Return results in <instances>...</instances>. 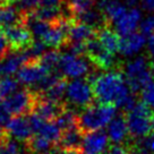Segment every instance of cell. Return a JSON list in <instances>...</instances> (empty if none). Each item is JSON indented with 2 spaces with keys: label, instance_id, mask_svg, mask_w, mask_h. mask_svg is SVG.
I'll return each instance as SVG.
<instances>
[{
  "label": "cell",
  "instance_id": "1",
  "mask_svg": "<svg viewBox=\"0 0 154 154\" xmlns=\"http://www.w3.org/2000/svg\"><path fill=\"white\" fill-rule=\"evenodd\" d=\"M87 82L92 85L94 99L100 102V104H113L121 108L133 94L119 70H110L96 76L90 75Z\"/></svg>",
  "mask_w": 154,
  "mask_h": 154
},
{
  "label": "cell",
  "instance_id": "2",
  "mask_svg": "<svg viewBox=\"0 0 154 154\" xmlns=\"http://www.w3.org/2000/svg\"><path fill=\"white\" fill-rule=\"evenodd\" d=\"M117 106L113 104H92L78 115V128L83 134L101 130L116 117Z\"/></svg>",
  "mask_w": 154,
  "mask_h": 154
},
{
  "label": "cell",
  "instance_id": "3",
  "mask_svg": "<svg viewBox=\"0 0 154 154\" xmlns=\"http://www.w3.org/2000/svg\"><path fill=\"white\" fill-rule=\"evenodd\" d=\"M128 133L133 138H143L152 134L154 125V110L140 101L133 110L125 113Z\"/></svg>",
  "mask_w": 154,
  "mask_h": 154
},
{
  "label": "cell",
  "instance_id": "4",
  "mask_svg": "<svg viewBox=\"0 0 154 154\" xmlns=\"http://www.w3.org/2000/svg\"><path fill=\"white\" fill-rule=\"evenodd\" d=\"M154 70L146 57H138L127 63L125 67V79L133 93H138L149 83L153 82Z\"/></svg>",
  "mask_w": 154,
  "mask_h": 154
},
{
  "label": "cell",
  "instance_id": "5",
  "mask_svg": "<svg viewBox=\"0 0 154 154\" xmlns=\"http://www.w3.org/2000/svg\"><path fill=\"white\" fill-rule=\"evenodd\" d=\"M38 95L31 88H22L2 100V106L9 116L31 115L38 103Z\"/></svg>",
  "mask_w": 154,
  "mask_h": 154
},
{
  "label": "cell",
  "instance_id": "6",
  "mask_svg": "<svg viewBox=\"0 0 154 154\" xmlns=\"http://www.w3.org/2000/svg\"><path fill=\"white\" fill-rule=\"evenodd\" d=\"M58 69L65 78H76L91 75V61L83 56H75L72 53H63Z\"/></svg>",
  "mask_w": 154,
  "mask_h": 154
},
{
  "label": "cell",
  "instance_id": "7",
  "mask_svg": "<svg viewBox=\"0 0 154 154\" xmlns=\"http://www.w3.org/2000/svg\"><path fill=\"white\" fill-rule=\"evenodd\" d=\"M66 104H72L76 108L86 109L87 106L93 104V90L92 85L87 82V79H74L69 83L66 90Z\"/></svg>",
  "mask_w": 154,
  "mask_h": 154
},
{
  "label": "cell",
  "instance_id": "8",
  "mask_svg": "<svg viewBox=\"0 0 154 154\" xmlns=\"http://www.w3.org/2000/svg\"><path fill=\"white\" fill-rule=\"evenodd\" d=\"M85 56L97 69L110 72L112 68L116 67L115 54L104 49L96 35L85 43Z\"/></svg>",
  "mask_w": 154,
  "mask_h": 154
},
{
  "label": "cell",
  "instance_id": "9",
  "mask_svg": "<svg viewBox=\"0 0 154 154\" xmlns=\"http://www.w3.org/2000/svg\"><path fill=\"white\" fill-rule=\"evenodd\" d=\"M6 38L9 43V48L15 52H20L29 48L33 43L34 38L31 31L24 23L13 25L4 29Z\"/></svg>",
  "mask_w": 154,
  "mask_h": 154
},
{
  "label": "cell",
  "instance_id": "10",
  "mask_svg": "<svg viewBox=\"0 0 154 154\" xmlns=\"http://www.w3.org/2000/svg\"><path fill=\"white\" fill-rule=\"evenodd\" d=\"M48 72L43 66H41L38 61H29L26 63L17 72V81L19 84H23L29 88H33L38 85L45 76H48Z\"/></svg>",
  "mask_w": 154,
  "mask_h": 154
},
{
  "label": "cell",
  "instance_id": "11",
  "mask_svg": "<svg viewBox=\"0 0 154 154\" xmlns=\"http://www.w3.org/2000/svg\"><path fill=\"white\" fill-rule=\"evenodd\" d=\"M6 130L10 138L17 142H23L25 144L33 137V130L29 124V117L25 116L11 117L6 125Z\"/></svg>",
  "mask_w": 154,
  "mask_h": 154
},
{
  "label": "cell",
  "instance_id": "12",
  "mask_svg": "<svg viewBox=\"0 0 154 154\" xmlns=\"http://www.w3.org/2000/svg\"><path fill=\"white\" fill-rule=\"evenodd\" d=\"M109 137L104 130H97L84 135L82 154H103L108 147Z\"/></svg>",
  "mask_w": 154,
  "mask_h": 154
},
{
  "label": "cell",
  "instance_id": "13",
  "mask_svg": "<svg viewBox=\"0 0 154 154\" xmlns=\"http://www.w3.org/2000/svg\"><path fill=\"white\" fill-rule=\"evenodd\" d=\"M65 108H66V103H56L38 96V103L32 113H35L44 121L54 122L58 117L61 115V112L65 110Z\"/></svg>",
  "mask_w": 154,
  "mask_h": 154
},
{
  "label": "cell",
  "instance_id": "14",
  "mask_svg": "<svg viewBox=\"0 0 154 154\" xmlns=\"http://www.w3.org/2000/svg\"><path fill=\"white\" fill-rule=\"evenodd\" d=\"M83 140H84V134L79 130L78 127H75L69 130L63 131L57 147L66 152L82 154Z\"/></svg>",
  "mask_w": 154,
  "mask_h": 154
},
{
  "label": "cell",
  "instance_id": "15",
  "mask_svg": "<svg viewBox=\"0 0 154 154\" xmlns=\"http://www.w3.org/2000/svg\"><path fill=\"white\" fill-rule=\"evenodd\" d=\"M140 23V11L137 8H130L124 16H121L115 23V31L119 35L127 36L135 33Z\"/></svg>",
  "mask_w": 154,
  "mask_h": 154
},
{
  "label": "cell",
  "instance_id": "16",
  "mask_svg": "<svg viewBox=\"0 0 154 154\" xmlns=\"http://www.w3.org/2000/svg\"><path fill=\"white\" fill-rule=\"evenodd\" d=\"M128 133V126L126 120V115L122 112L116 116L108 126V137L115 145H120L124 143Z\"/></svg>",
  "mask_w": 154,
  "mask_h": 154
},
{
  "label": "cell",
  "instance_id": "17",
  "mask_svg": "<svg viewBox=\"0 0 154 154\" xmlns=\"http://www.w3.org/2000/svg\"><path fill=\"white\" fill-rule=\"evenodd\" d=\"M26 63V57L22 51H13V53H8L2 60H0V77H11L15 72H18Z\"/></svg>",
  "mask_w": 154,
  "mask_h": 154
},
{
  "label": "cell",
  "instance_id": "18",
  "mask_svg": "<svg viewBox=\"0 0 154 154\" xmlns=\"http://www.w3.org/2000/svg\"><path fill=\"white\" fill-rule=\"evenodd\" d=\"M99 9L106 16L109 24H115L127 13V6L119 0H99Z\"/></svg>",
  "mask_w": 154,
  "mask_h": 154
},
{
  "label": "cell",
  "instance_id": "19",
  "mask_svg": "<svg viewBox=\"0 0 154 154\" xmlns=\"http://www.w3.org/2000/svg\"><path fill=\"white\" fill-rule=\"evenodd\" d=\"M95 35L96 31L94 29L74 19L72 26H70V29H69V42H68V44H85L88 40L94 38Z\"/></svg>",
  "mask_w": 154,
  "mask_h": 154
},
{
  "label": "cell",
  "instance_id": "20",
  "mask_svg": "<svg viewBox=\"0 0 154 154\" xmlns=\"http://www.w3.org/2000/svg\"><path fill=\"white\" fill-rule=\"evenodd\" d=\"M145 36L143 33L135 32L127 36H122L120 40L119 52L124 56H133L142 50L145 45Z\"/></svg>",
  "mask_w": 154,
  "mask_h": 154
},
{
  "label": "cell",
  "instance_id": "21",
  "mask_svg": "<svg viewBox=\"0 0 154 154\" xmlns=\"http://www.w3.org/2000/svg\"><path fill=\"white\" fill-rule=\"evenodd\" d=\"M96 38H99V41L104 47V49L108 50L110 53L115 54L116 52H119L121 38L115 29H111L110 26L99 29L96 32Z\"/></svg>",
  "mask_w": 154,
  "mask_h": 154
},
{
  "label": "cell",
  "instance_id": "22",
  "mask_svg": "<svg viewBox=\"0 0 154 154\" xmlns=\"http://www.w3.org/2000/svg\"><path fill=\"white\" fill-rule=\"evenodd\" d=\"M29 154H52L57 145L45 140L42 136L35 135L25 144Z\"/></svg>",
  "mask_w": 154,
  "mask_h": 154
},
{
  "label": "cell",
  "instance_id": "23",
  "mask_svg": "<svg viewBox=\"0 0 154 154\" xmlns=\"http://www.w3.org/2000/svg\"><path fill=\"white\" fill-rule=\"evenodd\" d=\"M67 86V78L63 77L52 87H50L47 92H44L43 94H38V95L45 99V100L56 102V103H66V102L63 101V97L66 96Z\"/></svg>",
  "mask_w": 154,
  "mask_h": 154
},
{
  "label": "cell",
  "instance_id": "24",
  "mask_svg": "<svg viewBox=\"0 0 154 154\" xmlns=\"http://www.w3.org/2000/svg\"><path fill=\"white\" fill-rule=\"evenodd\" d=\"M78 115L79 113H77L74 109L66 104L65 110L61 112V115L58 117L54 122L61 131H66L72 128L78 127Z\"/></svg>",
  "mask_w": 154,
  "mask_h": 154
},
{
  "label": "cell",
  "instance_id": "25",
  "mask_svg": "<svg viewBox=\"0 0 154 154\" xmlns=\"http://www.w3.org/2000/svg\"><path fill=\"white\" fill-rule=\"evenodd\" d=\"M61 53L58 50H49L43 53V56L38 59V61L41 66H43L48 72H53L59 67Z\"/></svg>",
  "mask_w": 154,
  "mask_h": 154
},
{
  "label": "cell",
  "instance_id": "26",
  "mask_svg": "<svg viewBox=\"0 0 154 154\" xmlns=\"http://www.w3.org/2000/svg\"><path fill=\"white\" fill-rule=\"evenodd\" d=\"M68 13L75 18L82 13L92 9V6L95 4V0H65Z\"/></svg>",
  "mask_w": 154,
  "mask_h": 154
},
{
  "label": "cell",
  "instance_id": "27",
  "mask_svg": "<svg viewBox=\"0 0 154 154\" xmlns=\"http://www.w3.org/2000/svg\"><path fill=\"white\" fill-rule=\"evenodd\" d=\"M19 83L13 77H2L0 79V99H6L18 91Z\"/></svg>",
  "mask_w": 154,
  "mask_h": 154
},
{
  "label": "cell",
  "instance_id": "28",
  "mask_svg": "<svg viewBox=\"0 0 154 154\" xmlns=\"http://www.w3.org/2000/svg\"><path fill=\"white\" fill-rule=\"evenodd\" d=\"M0 154H29V152L26 146L23 147L17 140L9 137L6 142L0 144Z\"/></svg>",
  "mask_w": 154,
  "mask_h": 154
},
{
  "label": "cell",
  "instance_id": "29",
  "mask_svg": "<svg viewBox=\"0 0 154 154\" xmlns=\"http://www.w3.org/2000/svg\"><path fill=\"white\" fill-rule=\"evenodd\" d=\"M42 0H18V10L24 15L33 14L41 6Z\"/></svg>",
  "mask_w": 154,
  "mask_h": 154
},
{
  "label": "cell",
  "instance_id": "30",
  "mask_svg": "<svg viewBox=\"0 0 154 154\" xmlns=\"http://www.w3.org/2000/svg\"><path fill=\"white\" fill-rule=\"evenodd\" d=\"M140 99L142 102L145 103L151 109H154V82L149 83L140 91Z\"/></svg>",
  "mask_w": 154,
  "mask_h": 154
},
{
  "label": "cell",
  "instance_id": "31",
  "mask_svg": "<svg viewBox=\"0 0 154 154\" xmlns=\"http://www.w3.org/2000/svg\"><path fill=\"white\" fill-rule=\"evenodd\" d=\"M140 33L149 35V38L154 35V15L149 16L143 22H140Z\"/></svg>",
  "mask_w": 154,
  "mask_h": 154
},
{
  "label": "cell",
  "instance_id": "32",
  "mask_svg": "<svg viewBox=\"0 0 154 154\" xmlns=\"http://www.w3.org/2000/svg\"><path fill=\"white\" fill-rule=\"evenodd\" d=\"M8 49H9V43L6 38L5 34L0 32V60H2L8 54Z\"/></svg>",
  "mask_w": 154,
  "mask_h": 154
},
{
  "label": "cell",
  "instance_id": "33",
  "mask_svg": "<svg viewBox=\"0 0 154 154\" xmlns=\"http://www.w3.org/2000/svg\"><path fill=\"white\" fill-rule=\"evenodd\" d=\"M106 154H129V151L126 145H111Z\"/></svg>",
  "mask_w": 154,
  "mask_h": 154
},
{
  "label": "cell",
  "instance_id": "34",
  "mask_svg": "<svg viewBox=\"0 0 154 154\" xmlns=\"http://www.w3.org/2000/svg\"><path fill=\"white\" fill-rule=\"evenodd\" d=\"M147 50H149V63L152 65V68L154 70V35L149 36V42H147Z\"/></svg>",
  "mask_w": 154,
  "mask_h": 154
},
{
  "label": "cell",
  "instance_id": "35",
  "mask_svg": "<svg viewBox=\"0 0 154 154\" xmlns=\"http://www.w3.org/2000/svg\"><path fill=\"white\" fill-rule=\"evenodd\" d=\"M63 2H65V0H42L41 6H44V7H61Z\"/></svg>",
  "mask_w": 154,
  "mask_h": 154
},
{
  "label": "cell",
  "instance_id": "36",
  "mask_svg": "<svg viewBox=\"0 0 154 154\" xmlns=\"http://www.w3.org/2000/svg\"><path fill=\"white\" fill-rule=\"evenodd\" d=\"M140 2L144 7V9L154 13V0H140Z\"/></svg>",
  "mask_w": 154,
  "mask_h": 154
},
{
  "label": "cell",
  "instance_id": "37",
  "mask_svg": "<svg viewBox=\"0 0 154 154\" xmlns=\"http://www.w3.org/2000/svg\"><path fill=\"white\" fill-rule=\"evenodd\" d=\"M8 138H9V135L7 133L6 128H4L2 126L0 125V144H2V143L6 142Z\"/></svg>",
  "mask_w": 154,
  "mask_h": 154
},
{
  "label": "cell",
  "instance_id": "38",
  "mask_svg": "<svg viewBox=\"0 0 154 154\" xmlns=\"http://www.w3.org/2000/svg\"><path fill=\"white\" fill-rule=\"evenodd\" d=\"M126 6L127 7H131V8H136V6L138 5L140 0H125Z\"/></svg>",
  "mask_w": 154,
  "mask_h": 154
},
{
  "label": "cell",
  "instance_id": "39",
  "mask_svg": "<svg viewBox=\"0 0 154 154\" xmlns=\"http://www.w3.org/2000/svg\"><path fill=\"white\" fill-rule=\"evenodd\" d=\"M4 1H5L6 4H10V5H11L13 2H15V1H18V0H4Z\"/></svg>",
  "mask_w": 154,
  "mask_h": 154
},
{
  "label": "cell",
  "instance_id": "40",
  "mask_svg": "<svg viewBox=\"0 0 154 154\" xmlns=\"http://www.w3.org/2000/svg\"><path fill=\"white\" fill-rule=\"evenodd\" d=\"M4 4H6L5 1H4V0H0V6H1V5H4Z\"/></svg>",
  "mask_w": 154,
  "mask_h": 154
},
{
  "label": "cell",
  "instance_id": "41",
  "mask_svg": "<svg viewBox=\"0 0 154 154\" xmlns=\"http://www.w3.org/2000/svg\"><path fill=\"white\" fill-rule=\"evenodd\" d=\"M152 136H154V125H153V130H152Z\"/></svg>",
  "mask_w": 154,
  "mask_h": 154
}]
</instances>
